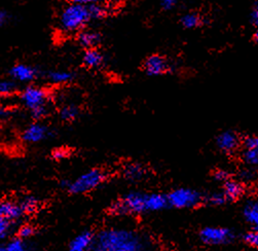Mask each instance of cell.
I'll list each match as a JSON object with an SVG mask.
<instances>
[{"mask_svg":"<svg viewBox=\"0 0 258 251\" xmlns=\"http://www.w3.org/2000/svg\"><path fill=\"white\" fill-rule=\"evenodd\" d=\"M144 248L145 242L138 233L111 228L95 236L91 251H143Z\"/></svg>","mask_w":258,"mask_h":251,"instance_id":"6da1fadb","label":"cell"},{"mask_svg":"<svg viewBox=\"0 0 258 251\" xmlns=\"http://www.w3.org/2000/svg\"><path fill=\"white\" fill-rule=\"evenodd\" d=\"M94 20L91 6L69 3L60 14L59 24L64 32L73 33L84 30L87 25Z\"/></svg>","mask_w":258,"mask_h":251,"instance_id":"7a4b0ae2","label":"cell"},{"mask_svg":"<svg viewBox=\"0 0 258 251\" xmlns=\"http://www.w3.org/2000/svg\"><path fill=\"white\" fill-rule=\"evenodd\" d=\"M106 178L105 173L100 169H92L73 181H62L61 185L73 195H83L90 193L104 182Z\"/></svg>","mask_w":258,"mask_h":251,"instance_id":"3957f363","label":"cell"},{"mask_svg":"<svg viewBox=\"0 0 258 251\" xmlns=\"http://www.w3.org/2000/svg\"><path fill=\"white\" fill-rule=\"evenodd\" d=\"M111 213L115 215L134 213L140 214L147 211V194L138 192L130 193L110 207Z\"/></svg>","mask_w":258,"mask_h":251,"instance_id":"277c9868","label":"cell"},{"mask_svg":"<svg viewBox=\"0 0 258 251\" xmlns=\"http://www.w3.org/2000/svg\"><path fill=\"white\" fill-rule=\"evenodd\" d=\"M168 203L170 206L178 209L192 208L202 202V196L199 192L191 189H177L171 192L168 196Z\"/></svg>","mask_w":258,"mask_h":251,"instance_id":"5b68a950","label":"cell"},{"mask_svg":"<svg viewBox=\"0 0 258 251\" xmlns=\"http://www.w3.org/2000/svg\"><path fill=\"white\" fill-rule=\"evenodd\" d=\"M49 94L45 89L39 87H28L21 94V102L30 111L47 107Z\"/></svg>","mask_w":258,"mask_h":251,"instance_id":"8992f818","label":"cell"},{"mask_svg":"<svg viewBox=\"0 0 258 251\" xmlns=\"http://www.w3.org/2000/svg\"><path fill=\"white\" fill-rule=\"evenodd\" d=\"M201 240L209 245H223L231 242L235 238L234 232L220 227H207L200 233Z\"/></svg>","mask_w":258,"mask_h":251,"instance_id":"52a82bcc","label":"cell"},{"mask_svg":"<svg viewBox=\"0 0 258 251\" xmlns=\"http://www.w3.org/2000/svg\"><path fill=\"white\" fill-rule=\"evenodd\" d=\"M50 135L48 127L41 122H33L29 124L22 133V140L27 143H39Z\"/></svg>","mask_w":258,"mask_h":251,"instance_id":"ba28073f","label":"cell"},{"mask_svg":"<svg viewBox=\"0 0 258 251\" xmlns=\"http://www.w3.org/2000/svg\"><path fill=\"white\" fill-rule=\"evenodd\" d=\"M143 68L148 75L158 77V75L165 74L169 71L170 64L164 56L154 54V55L149 56L145 60V62L143 64Z\"/></svg>","mask_w":258,"mask_h":251,"instance_id":"9c48e42d","label":"cell"},{"mask_svg":"<svg viewBox=\"0 0 258 251\" xmlns=\"http://www.w3.org/2000/svg\"><path fill=\"white\" fill-rule=\"evenodd\" d=\"M10 74L15 82L19 83H31L36 80L37 70L27 64H16L12 67Z\"/></svg>","mask_w":258,"mask_h":251,"instance_id":"30bf717a","label":"cell"},{"mask_svg":"<svg viewBox=\"0 0 258 251\" xmlns=\"http://www.w3.org/2000/svg\"><path fill=\"white\" fill-rule=\"evenodd\" d=\"M216 144L221 152L225 154H233L240 145V138L233 131L222 132L217 136Z\"/></svg>","mask_w":258,"mask_h":251,"instance_id":"8fae6325","label":"cell"},{"mask_svg":"<svg viewBox=\"0 0 258 251\" xmlns=\"http://www.w3.org/2000/svg\"><path fill=\"white\" fill-rule=\"evenodd\" d=\"M24 215L19 203L12 200L2 199L0 200V217L7 218L11 221L17 220Z\"/></svg>","mask_w":258,"mask_h":251,"instance_id":"7c38bea8","label":"cell"},{"mask_svg":"<svg viewBox=\"0 0 258 251\" xmlns=\"http://www.w3.org/2000/svg\"><path fill=\"white\" fill-rule=\"evenodd\" d=\"M95 236L91 232H83L77 235L69 244L68 251H88L91 250Z\"/></svg>","mask_w":258,"mask_h":251,"instance_id":"4fadbf2b","label":"cell"},{"mask_svg":"<svg viewBox=\"0 0 258 251\" xmlns=\"http://www.w3.org/2000/svg\"><path fill=\"white\" fill-rule=\"evenodd\" d=\"M104 55L100 52L97 47L93 48H87V51L84 54L83 62L84 64L91 69H97L100 68L103 63H104Z\"/></svg>","mask_w":258,"mask_h":251,"instance_id":"5bb4252c","label":"cell"},{"mask_svg":"<svg viewBox=\"0 0 258 251\" xmlns=\"http://www.w3.org/2000/svg\"><path fill=\"white\" fill-rule=\"evenodd\" d=\"M243 215L253 230L258 231V200H251L246 203L243 209Z\"/></svg>","mask_w":258,"mask_h":251,"instance_id":"9a60e30c","label":"cell"},{"mask_svg":"<svg viewBox=\"0 0 258 251\" xmlns=\"http://www.w3.org/2000/svg\"><path fill=\"white\" fill-rule=\"evenodd\" d=\"M244 186L239 181L228 179L224 182L223 185V195L225 196L227 201H235L242 197L244 194Z\"/></svg>","mask_w":258,"mask_h":251,"instance_id":"2e32d148","label":"cell"},{"mask_svg":"<svg viewBox=\"0 0 258 251\" xmlns=\"http://www.w3.org/2000/svg\"><path fill=\"white\" fill-rule=\"evenodd\" d=\"M169 206L167 196L162 194H147V211H161Z\"/></svg>","mask_w":258,"mask_h":251,"instance_id":"e0dca14e","label":"cell"},{"mask_svg":"<svg viewBox=\"0 0 258 251\" xmlns=\"http://www.w3.org/2000/svg\"><path fill=\"white\" fill-rule=\"evenodd\" d=\"M146 169L140 164H128L123 169L124 177L131 181H139L146 176Z\"/></svg>","mask_w":258,"mask_h":251,"instance_id":"ac0fdd59","label":"cell"},{"mask_svg":"<svg viewBox=\"0 0 258 251\" xmlns=\"http://www.w3.org/2000/svg\"><path fill=\"white\" fill-rule=\"evenodd\" d=\"M77 39H79V42L82 46L86 48H93L100 43L101 36L98 32H95V31L82 30Z\"/></svg>","mask_w":258,"mask_h":251,"instance_id":"d6986e66","label":"cell"},{"mask_svg":"<svg viewBox=\"0 0 258 251\" xmlns=\"http://www.w3.org/2000/svg\"><path fill=\"white\" fill-rule=\"evenodd\" d=\"M48 80L55 85H64L73 81L74 73L69 70H53L48 73Z\"/></svg>","mask_w":258,"mask_h":251,"instance_id":"ffe728a7","label":"cell"},{"mask_svg":"<svg viewBox=\"0 0 258 251\" xmlns=\"http://www.w3.org/2000/svg\"><path fill=\"white\" fill-rule=\"evenodd\" d=\"M19 205H20L24 215L25 214H33L37 211V209L39 207V202H38V200L33 196H26L20 201Z\"/></svg>","mask_w":258,"mask_h":251,"instance_id":"44dd1931","label":"cell"},{"mask_svg":"<svg viewBox=\"0 0 258 251\" xmlns=\"http://www.w3.org/2000/svg\"><path fill=\"white\" fill-rule=\"evenodd\" d=\"M182 26L186 29H196L203 24V18L197 13H189L183 16L181 19Z\"/></svg>","mask_w":258,"mask_h":251,"instance_id":"7402d4cb","label":"cell"},{"mask_svg":"<svg viewBox=\"0 0 258 251\" xmlns=\"http://www.w3.org/2000/svg\"><path fill=\"white\" fill-rule=\"evenodd\" d=\"M80 115V108L75 104H66L60 109V118L64 121H72Z\"/></svg>","mask_w":258,"mask_h":251,"instance_id":"603a6c76","label":"cell"},{"mask_svg":"<svg viewBox=\"0 0 258 251\" xmlns=\"http://www.w3.org/2000/svg\"><path fill=\"white\" fill-rule=\"evenodd\" d=\"M15 81H0V97H9L17 92Z\"/></svg>","mask_w":258,"mask_h":251,"instance_id":"cb8c5ba5","label":"cell"},{"mask_svg":"<svg viewBox=\"0 0 258 251\" xmlns=\"http://www.w3.org/2000/svg\"><path fill=\"white\" fill-rule=\"evenodd\" d=\"M7 251H28V245L25 243V241L19 237L12 239L6 245Z\"/></svg>","mask_w":258,"mask_h":251,"instance_id":"d4e9b609","label":"cell"},{"mask_svg":"<svg viewBox=\"0 0 258 251\" xmlns=\"http://www.w3.org/2000/svg\"><path fill=\"white\" fill-rule=\"evenodd\" d=\"M243 161L251 166H258V148L244 149L242 154Z\"/></svg>","mask_w":258,"mask_h":251,"instance_id":"484cf974","label":"cell"},{"mask_svg":"<svg viewBox=\"0 0 258 251\" xmlns=\"http://www.w3.org/2000/svg\"><path fill=\"white\" fill-rule=\"evenodd\" d=\"M13 221L4 218V217H0V240L2 239H6L12 231L13 228Z\"/></svg>","mask_w":258,"mask_h":251,"instance_id":"4316f807","label":"cell"},{"mask_svg":"<svg viewBox=\"0 0 258 251\" xmlns=\"http://www.w3.org/2000/svg\"><path fill=\"white\" fill-rule=\"evenodd\" d=\"M35 234V228L31 224H23L18 230V237L25 240L31 238Z\"/></svg>","mask_w":258,"mask_h":251,"instance_id":"83f0119b","label":"cell"},{"mask_svg":"<svg viewBox=\"0 0 258 251\" xmlns=\"http://www.w3.org/2000/svg\"><path fill=\"white\" fill-rule=\"evenodd\" d=\"M226 201L227 200H226L225 196L223 195V193H214L208 197V202L214 206L222 205L226 202Z\"/></svg>","mask_w":258,"mask_h":251,"instance_id":"f1b7e54d","label":"cell"},{"mask_svg":"<svg viewBox=\"0 0 258 251\" xmlns=\"http://www.w3.org/2000/svg\"><path fill=\"white\" fill-rule=\"evenodd\" d=\"M244 241L253 247H258V231L253 230L252 232H248L244 235Z\"/></svg>","mask_w":258,"mask_h":251,"instance_id":"f546056e","label":"cell"},{"mask_svg":"<svg viewBox=\"0 0 258 251\" xmlns=\"http://www.w3.org/2000/svg\"><path fill=\"white\" fill-rule=\"evenodd\" d=\"M243 145L246 149H252V148H258V136L255 135H249L244 138Z\"/></svg>","mask_w":258,"mask_h":251,"instance_id":"4dcf8cb0","label":"cell"},{"mask_svg":"<svg viewBox=\"0 0 258 251\" xmlns=\"http://www.w3.org/2000/svg\"><path fill=\"white\" fill-rule=\"evenodd\" d=\"M214 178L217 180V181H220V182H225L227 181L228 179H230L229 177V173L225 170H222V169H219V170H216L213 174Z\"/></svg>","mask_w":258,"mask_h":251,"instance_id":"1f68e13d","label":"cell"},{"mask_svg":"<svg viewBox=\"0 0 258 251\" xmlns=\"http://www.w3.org/2000/svg\"><path fill=\"white\" fill-rule=\"evenodd\" d=\"M69 3H73V4H82V5H98V4H103L106 0H68Z\"/></svg>","mask_w":258,"mask_h":251,"instance_id":"d6a6232c","label":"cell"},{"mask_svg":"<svg viewBox=\"0 0 258 251\" xmlns=\"http://www.w3.org/2000/svg\"><path fill=\"white\" fill-rule=\"evenodd\" d=\"M66 156H67V153H66V150L63 148H58V149L54 150L53 154H51L53 159H55L57 161H60V160L66 158Z\"/></svg>","mask_w":258,"mask_h":251,"instance_id":"836d02e7","label":"cell"},{"mask_svg":"<svg viewBox=\"0 0 258 251\" xmlns=\"http://www.w3.org/2000/svg\"><path fill=\"white\" fill-rule=\"evenodd\" d=\"M177 0H161V7L166 11H170L175 8Z\"/></svg>","mask_w":258,"mask_h":251,"instance_id":"e575fe53","label":"cell"},{"mask_svg":"<svg viewBox=\"0 0 258 251\" xmlns=\"http://www.w3.org/2000/svg\"><path fill=\"white\" fill-rule=\"evenodd\" d=\"M250 19H251L252 24L258 27V3L255 4V6L253 7L251 15H250Z\"/></svg>","mask_w":258,"mask_h":251,"instance_id":"d590c367","label":"cell"},{"mask_svg":"<svg viewBox=\"0 0 258 251\" xmlns=\"http://www.w3.org/2000/svg\"><path fill=\"white\" fill-rule=\"evenodd\" d=\"M8 20H9V14L4 10H0V28L5 26Z\"/></svg>","mask_w":258,"mask_h":251,"instance_id":"8d00e7d4","label":"cell"},{"mask_svg":"<svg viewBox=\"0 0 258 251\" xmlns=\"http://www.w3.org/2000/svg\"><path fill=\"white\" fill-rule=\"evenodd\" d=\"M10 114H11V111L9 108H7L6 106L0 105V118L8 117V116H10Z\"/></svg>","mask_w":258,"mask_h":251,"instance_id":"74e56055","label":"cell"},{"mask_svg":"<svg viewBox=\"0 0 258 251\" xmlns=\"http://www.w3.org/2000/svg\"><path fill=\"white\" fill-rule=\"evenodd\" d=\"M254 41L258 44V28H257V30L254 33Z\"/></svg>","mask_w":258,"mask_h":251,"instance_id":"f35d334b","label":"cell"},{"mask_svg":"<svg viewBox=\"0 0 258 251\" xmlns=\"http://www.w3.org/2000/svg\"><path fill=\"white\" fill-rule=\"evenodd\" d=\"M0 251H7L5 245H0Z\"/></svg>","mask_w":258,"mask_h":251,"instance_id":"ab89813d","label":"cell"}]
</instances>
